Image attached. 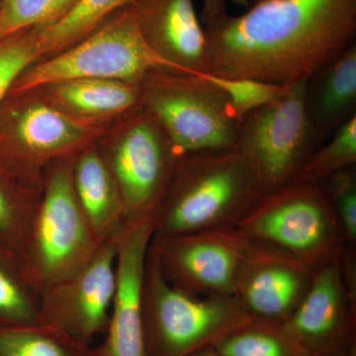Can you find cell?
<instances>
[{
  "label": "cell",
  "instance_id": "3957f363",
  "mask_svg": "<svg viewBox=\"0 0 356 356\" xmlns=\"http://www.w3.org/2000/svg\"><path fill=\"white\" fill-rule=\"evenodd\" d=\"M142 311L147 356H189L214 348L252 318L234 297L197 296L173 286L161 273L151 245Z\"/></svg>",
  "mask_w": 356,
  "mask_h": 356
},
{
  "label": "cell",
  "instance_id": "f546056e",
  "mask_svg": "<svg viewBox=\"0 0 356 356\" xmlns=\"http://www.w3.org/2000/svg\"><path fill=\"white\" fill-rule=\"evenodd\" d=\"M227 0H203L201 19L203 24L208 26L228 13L226 7Z\"/></svg>",
  "mask_w": 356,
  "mask_h": 356
},
{
  "label": "cell",
  "instance_id": "f1b7e54d",
  "mask_svg": "<svg viewBox=\"0 0 356 356\" xmlns=\"http://www.w3.org/2000/svg\"><path fill=\"white\" fill-rule=\"evenodd\" d=\"M320 184L336 213L346 243L356 248V165L330 175Z\"/></svg>",
  "mask_w": 356,
  "mask_h": 356
},
{
  "label": "cell",
  "instance_id": "4316f807",
  "mask_svg": "<svg viewBox=\"0 0 356 356\" xmlns=\"http://www.w3.org/2000/svg\"><path fill=\"white\" fill-rule=\"evenodd\" d=\"M202 74L225 95L232 115L238 124L250 112L286 95L291 86H280L250 79H226L208 72Z\"/></svg>",
  "mask_w": 356,
  "mask_h": 356
},
{
  "label": "cell",
  "instance_id": "44dd1931",
  "mask_svg": "<svg viewBox=\"0 0 356 356\" xmlns=\"http://www.w3.org/2000/svg\"><path fill=\"white\" fill-rule=\"evenodd\" d=\"M131 1L79 0L62 19L46 27L36 28L43 55L41 60L53 57L79 43Z\"/></svg>",
  "mask_w": 356,
  "mask_h": 356
},
{
  "label": "cell",
  "instance_id": "cb8c5ba5",
  "mask_svg": "<svg viewBox=\"0 0 356 356\" xmlns=\"http://www.w3.org/2000/svg\"><path fill=\"white\" fill-rule=\"evenodd\" d=\"M327 140L307 158L293 182L320 184L330 175L356 165V117Z\"/></svg>",
  "mask_w": 356,
  "mask_h": 356
},
{
  "label": "cell",
  "instance_id": "30bf717a",
  "mask_svg": "<svg viewBox=\"0 0 356 356\" xmlns=\"http://www.w3.org/2000/svg\"><path fill=\"white\" fill-rule=\"evenodd\" d=\"M306 81L292 83L286 95L250 112L238 124L236 149L264 195L292 184L321 145L304 104Z\"/></svg>",
  "mask_w": 356,
  "mask_h": 356
},
{
  "label": "cell",
  "instance_id": "7a4b0ae2",
  "mask_svg": "<svg viewBox=\"0 0 356 356\" xmlns=\"http://www.w3.org/2000/svg\"><path fill=\"white\" fill-rule=\"evenodd\" d=\"M262 196L238 149L185 154L154 214V234L236 228Z\"/></svg>",
  "mask_w": 356,
  "mask_h": 356
},
{
  "label": "cell",
  "instance_id": "1f68e13d",
  "mask_svg": "<svg viewBox=\"0 0 356 356\" xmlns=\"http://www.w3.org/2000/svg\"><path fill=\"white\" fill-rule=\"evenodd\" d=\"M232 2L236 3V6L248 7L250 6V0H231Z\"/></svg>",
  "mask_w": 356,
  "mask_h": 356
},
{
  "label": "cell",
  "instance_id": "5b68a950",
  "mask_svg": "<svg viewBox=\"0 0 356 356\" xmlns=\"http://www.w3.org/2000/svg\"><path fill=\"white\" fill-rule=\"evenodd\" d=\"M0 112V165L42 191L44 168L97 144L113 124L90 123L64 113L37 89L9 95Z\"/></svg>",
  "mask_w": 356,
  "mask_h": 356
},
{
  "label": "cell",
  "instance_id": "277c9868",
  "mask_svg": "<svg viewBox=\"0 0 356 356\" xmlns=\"http://www.w3.org/2000/svg\"><path fill=\"white\" fill-rule=\"evenodd\" d=\"M236 229L314 270L341 261L348 245L321 184L292 182L264 194Z\"/></svg>",
  "mask_w": 356,
  "mask_h": 356
},
{
  "label": "cell",
  "instance_id": "52a82bcc",
  "mask_svg": "<svg viewBox=\"0 0 356 356\" xmlns=\"http://www.w3.org/2000/svg\"><path fill=\"white\" fill-rule=\"evenodd\" d=\"M74 156L53 161L43 173L41 202L22 271L40 296L83 268L102 243L93 235L76 199Z\"/></svg>",
  "mask_w": 356,
  "mask_h": 356
},
{
  "label": "cell",
  "instance_id": "d4e9b609",
  "mask_svg": "<svg viewBox=\"0 0 356 356\" xmlns=\"http://www.w3.org/2000/svg\"><path fill=\"white\" fill-rule=\"evenodd\" d=\"M41 322L40 295L15 266L0 257V325Z\"/></svg>",
  "mask_w": 356,
  "mask_h": 356
},
{
  "label": "cell",
  "instance_id": "4fadbf2b",
  "mask_svg": "<svg viewBox=\"0 0 356 356\" xmlns=\"http://www.w3.org/2000/svg\"><path fill=\"white\" fill-rule=\"evenodd\" d=\"M281 325L313 356H356V297L341 261L315 271L305 297Z\"/></svg>",
  "mask_w": 356,
  "mask_h": 356
},
{
  "label": "cell",
  "instance_id": "ffe728a7",
  "mask_svg": "<svg viewBox=\"0 0 356 356\" xmlns=\"http://www.w3.org/2000/svg\"><path fill=\"white\" fill-rule=\"evenodd\" d=\"M41 196L42 191L24 184L0 165V257L21 274Z\"/></svg>",
  "mask_w": 356,
  "mask_h": 356
},
{
  "label": "cell",
  "instance_id": "d6a6232c",
  "mask_svg": "<svg viewBox=\"0 0 356 356\" xmlns=\"http://www.w3.org/2000/svg\"><path fill=\"white\" fill-rule=\"evenodd\" d=\"M259 1H262V0H250V6H254V4L257 3V2Z\"/></svg>",
  "mask_w": 356,
  "mask_h": 356
},
{
  "label": "cell",
  "instance_id": "2e32d148",
  "mask_svg": "<svg viewBox=\"0 0 356 356\" xmlns=\"http://www.w3.org/2000/svg\"><path fill=\"white\" fill-rule=\"evenodd\" d=\"M136 19L147 43L178 72H208L207 44L193 0H132Z\"/></svg>",
  "mask_w": 356,
  "mask_h": 356
},
{
  "label": "cell",
  "instance_id": "8fae6325",
  "mask_svg": "<svg viewBox=\"0 0 356 356\" xmlns=\"http://www.w3.org/2000/svg\"><path fill=\"white\" fill-rule=\"evenodd\" d=\"M151 247L173 286L197 296L234 297L259 245L236 228L154 234Z\"/></svg>",
  "mask_w": 356,
  "mask_h": 356
},
{
  "label": "cell",
  "instance_id": "6da1fadb",
  "mask_svg": "<svg viewBox=\"0 0 356 356\" xmlns=\"http://www.w3.org/2000/svg\"><path fill=\"white\" fill-rule=\"evenodd\" d=\"M204 30L208 74L289 86L356 44V0H262Z\"/></svg>",
  "mask_w": 356,
  "mask_h": 356
},
{
  "label": "cell",
  "instance_id": "484cf974",
  "mask_svg": "<svg viewBox=\"0 0 356 356\" xmlns=\"http://www.w3.org/2000/svg\"><path fill=\"white\" fill-rule=\"evenodd\" d=\"M79 0H0V40L62 19Z\"/></svg>",
  "mask_w": 356,
  "mask_h": 356
},
{
  "label": "cell",
  "instance_id": "ac0fdd59",
  "mask_svg": "<svg viewBox=\"0 0 356 356\" xmlns=\"http://www.w3.org/2000/svg\"><path fill=\"white\" fill-rule=\"evenodd\" d=\"M304 104L320 144L356 117V44L307 79Z\"/></svg>",
  "mask_w": 356,
  "mask_h": 356
},
{
  "label": "cell",
  "instance_id": "9c48e42d",
  "mask_svg": "<svg viewBox=\"0 0 356 356\" xmlns=\"http://www.w3.org/2000/svg\"><path fill=\"white\" fill-rule=\"evenodd\" d=\"M96 146L120 191L126 221L154 220L184 156L159 122L140 105L115 122Z\"/></svg>",
  "mask_w": 356,
  "mask_h": 356
},
{
  "label": "cell",
  "instance_id": "83f0119b",
  "mask_svg": "<svg viewBox=\"0 0 356 356\" xmlns=\"http://www.w3.org/2000/svg\"><path fill=\"white\" fill-rule=\"evenodd\" d=\"M42 56L36 28L0 40V105L18 77Z\"/></svg>",
  "mask_w": 356,
  "mask_h": 356
},
{
  "label": "cell",
  "instance_id": "8992f818",
  "mask_svg": "<svg viewBox=\"0 0 356 356\" xmlns=\"http://www.w3.org/2000/svg\"><path fill=\"white\" fill-rule=\"evenodd\" d=\"M159 70L178 72L147 43L128 4L79 43L28 67L9 95L76 79L140 84L145 77Z\"/></svg>",
  "mask_w": 356,
  "mask_h": 356
},
{
  "label": "cell",
  "instance_id": "4dcf8cb0",
  "mask_svg": "<svg viewBox=\"0 0 356 356\" xmlns=\"http://www.w3.org/2000/svg\"><path fill=\"white\" fill-rule=\"evenodd\" d=\"M189 356H224L221 353H218L214 348H206V350L198 351Z\"/></svg>",
  "mask_w": 356,
  "mask_h": 356
},
{
  "label": "cell",
  "instance_id": "d6986e66",
  "mask_svg": "<svg viewBox=\"0 0 356 356\" xmlns=\"http://www.w3.org/2000/svg\"><path fill=\"white\" fill-rule=\"evenodd\" d=\"M72 184L95 238L104 243L116 236L125 224V209L113 175L96 144L74 156Z\"/></svg>",
  "mask_w": 356,
  "mask_h": 356
},
{
  "label": "cell",
  "instance_id": "5bb4252c",
  "mask_svg": "<svg viewBox=\"0 0 356 356\" xmlns=\"http://www.w3.org/2000/svg\"><path fill=\"white\" fill-rule=\"evenodd\" d=\"M153 219L127 220L116 236V288L108 327L92 356H147L143 331L145 267Z\"/></svg>",
  "mask_w": 356,
  "mask_h": 356
},
{
  "label": "cell",
  "instance_id": "e0dca14e",
  "mask_svg": "<svg viewBox=\"0 0 356 356\" xmlns=\"http://www.w3.org/2000/svg\"><path fill=\"white\" fill-rule=\"evenodd\" d=\"M64 113L90 123L113 124L142 105L140 84L76 79L35 88Z\"/></svg>",
  "mask_w": 356,
  "mask_h": 356
},
{
  "label": "cell",
  "instance_id": "ba28073f",
  "mask_svg": "<svg viewBox=\"0 0 356 356\" xmlns=\"http://www.w3.org/2000/svg\"><path fill=\"white\" fill-rule=\"evenodd\" d=\"M140 88L142 106L181 156L236 149L238 123L225 95L202 74L159 70Z\"/></svg>",
  "mask_w": 356,
  "mask_h": 356
},
{
  "label": "cell",
  "instance_id": "7402d4cb",
  "mask_svg": "<svg viewBox=\"0 0 356 356\" xmlns=\"http://www.w3.org/2000/svg\"><path fill=\"white\" fill-rule=\"evenodd\" d=\"M214 348L224 356H313L280 324L254 318L222 337Z\"/></svg>",
  "mask_w": 356,
  "mask_h": 356
},
{
  "label": "cell",
  "instance_id": "9a60e30c",
  "mask_svg": "<svg viewBox=\"0 0 356 356\" xmlns=\"http://www.w3.org/2000/svg\"><path fill=\"white\" fill-rule=\"evenodd\" d=\"M315 271L294 257L259 245L234 298L250 317L281 325L305 297Z\"/></svg>",
  "mask_w": 356,
  "mask_h": 356
},
{
  "label": "cell",
  "instance_id": "7c38bea8",
  "mask_svg": "<svg viewBox=\"0 0 356 356\" xmlns=\"http://www.w3.org/2000/svg\"><path fill=\"white\" fill-rule=\"evenodd\" d=\"M116 236L102 243L83 268L40 296L42 323L90 348L108 327L116 288Z\"/></svg>",
  "mask_w": 356,
  "mask_h": 356
},
{
  "label": "cell",
  "instance_id": "603a6c76",
  "mask_svg": "<svg viewBox=\"0 0 356 356\" xmlns=\"http://www.w3.org/2000/svg\"><path fill=\"white\" fill-rule=\"evenodd\" d=\"M0 356H92V348L42 322L0 325Z\"/></svg>",
  "mask_w": 356,
  "mask_h": 356
}]
</instances>
